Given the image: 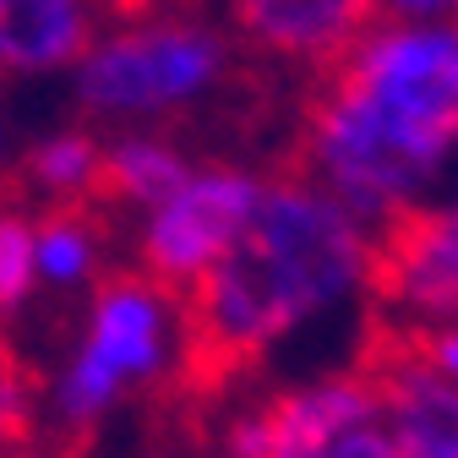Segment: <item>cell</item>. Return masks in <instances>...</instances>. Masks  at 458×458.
<instances>
[{
	"label": "cell",
	"instance_id": "10",
	"mask_svg": "<svg viewBox=\"0 0 458 458\" xmlns=\"http://www.w3.org/2000/svg\"><path fill=\"white\" fill-rule=\"evenodd\" d=\"M191 181V169L181 158L175 142L158 137H126V142H104L93 181H88V202L104 208L109 218H121L126 208H158L164 197H175Z\"/></svg>",
	"mask_w": 458,
	"mask_h": 458
},
{
	"label": "cell",
	"instance_id": "2",
	"mask_svg": "<svg viewBox=\"0 0 458 458\" xmlns=\"http://www.w3.org/2000/svg\"><path fill=\"white\" fill-rule=\"evenodd\" d=\"M229 98V104H262L257 77L229 55L224 33L202 28L186 12L126 22L82 55L77 104L88 121L109 114H158L191 98Z\"/></svg>",
	"mask_w": 458,
	"mask_h": 458
},
{
	"label": "cell",
	"instance_id": "3",
	"mask_svg": "<svg viewBox=\"0 0 458 458\" xmlns=\"http://www.w3.org/2000/svg\"><path fill=\"white\" fill-rule=\"evenodd\" d=\"M98 284H93V317H88V344L82 355L72 360L66 371V387H61V437L55 447L72 453V458H88V442L109 410V398L121 393L126 382H142L158 371L164 360V301L158 290L137 273V267H114V262H98L93 267Z\"/></svg>",
	"mask_w": 458,
	"mask_h": 458
},
{
	"label": "cell",
	"instance_id": "9",
	"mask_svg": "<svg viewBox=\"0 0 458 458\" xmlns=\"http://www.w3.org/2000/svg\"><path fill=\"white\" fill-rule=\"evenodd\" d=\"M93 0H0V72L28 77L93 49Z\"/></svg>",
	"mask_w": 458,
	"mask_h": 458
},
{
	"label": "cell",
	"instance_id": "11",
	"mask_svg": "<svg viewBox=\"0 0 458 458\" xmlns=\"http://www.w3.org/2000/svg\"><path fill=\"white\" fill-rule=\"evenodd\" d=\"M98 137L88 131H61L38 148H28V158L17 164V175L28 191H38L44 202H66V197H82L88 181H93V164H98Z\"/></svg>",
	"mask_w": 458,
	"mask_h": 458
},
{
	"label": "cell",
	"instance_id": "15",
	"mask_svg": "<svg viewBox=\"0 0 458 458\" xmlns=\"http://www.w3.org/2000/svg\"><path fill=\"white\" fill-rule=\"evenodd\" d=\"M186 6H197V0H93V12L109 22H148V17H169Z\"/></svg>",
	"mask_w": 458,
	"mask_h": 458
},
{
	"label": "cell",
	"instance_id": "4",
	"mask_svg": "<svg viewBox=\"0 0 458 458\" xmlns=\"http://www.w3.org/2000/svg\"><path fill=\"white\" fill-rule=\"evenodd\" d=\"M350 377L366 387L371 410L387 415L398 458H458V377H442L415 360L404 322L366 306Z\"/></svg>",
	"mask_w": 458,
	"mask_h": 458
},
{
	"label": "cell",
	"instance_id": "12",
	"mask_svg": "<svg viewBox=\"0 0 458 458\" xmlns=\"http://www.w3.org/2000/svg\"><path fill=\"white\" fill-rule=\"evenodd\" d=\"M317 458H398V447H393V437L366 415V420H350L344 431H333Z\"/></svg>",
	"mask_w": 458,
	"mask_h": 458
},
{
	"label": "cell",
	"instance_id": "1",
	"mask_svg": "<svg viewBox=\"0 0 458 458\" xmlns=\"http://www.w3.org/2000/svg\"><path fill=\"white\" fill-rule=\"evenodd\" d=\"M360 251L366 241L355 218L327 191L273 175L251 218L175 301L181 360L153 393V404L208 415L229 387H241L262 366L273 338L322 311L360 273Z\"/></svg>",
	"mask_w": 458,
	"mask_h": 458
},
{
	"label": "cell",
	"instance_id": "8",
	"mask_svg": "<svg viewBox=\"0 0 458 458\" xmlns=\"http://www.w3.org/2000/svg\"><path fill=\"white\" fill-rule=\"evenodd\" d=\"M377 22V0H235L241 38L267 61H295L306 72L333 66Z\"/></svg>",
	"mask_w": 458,
	"mask_h": 458
},
{
	"label": "cell",
	"instance_id": "7",
	"mask_svg": "<svg viewBox=\"0 0 458 458\" xmlns=\"http://www.w3.org/2000/svg\"><path fill=\"white\" fill-rule=\"evenodd\" d=\"M377 415L355 377L301 393H273L229 426V458H317L333 431Z\"/></svg>",
	"mask_w": 458,
	"mask_h": 458
},
{
	"label": "cell",
	"instance_id": "6",
	"mask_svg": "<svg viewBox=\"0 0 458 458\" xmlns=\"http://www.w3.org/2000/svg\"><path fill=\"white\" fill-rule=\"evenodd\" d=\"M360 278L377 311L410 306L458 317V208H387L360 251Z\"/></svg>",
	"mask_w": 458,
	"mask_h": 458
},
{
	"label": "cell",
	"instance_id": "14",
	"mask_svg": "<svg viewBox=\"0 0 458 458\" xmlns=\"http://www.w3.org/2000/svg\"><path fill=\"white\" fill-rule=\"evenodd\" d=\"M377 22H458V0H377Z\"/></svg>",
	"mask_w": 458,
	"mask_h": 458
},
{
	"label": "cell",
	"instance_id": "5",
	"mask_svg": "<svg viewBox=\"0 0 458 458\" xmlns=\"http://www.w3.org/2000/svg\"><path fill=\"white\" fill-rule=\"evenodd\" d=\"M262 197V181L241 169H202L175 197H164L142 229V278L158 290L164 306H175L191 278L229 246V235L251 218Z\"/></svg>",
	"mask_w": 458,
	"mask_h": 458
},
{
	"label": "cell",
	"instance_id": "13",
	"mask_svg": "<svg viewBox=\"0 0 458 458\" xmlns=\"http://www.w3.org/2000/svg\"><path fill=\"white\" fill-rule=\"evenodd\" d=\"M404 338H410L420 366H431L442 377H458V327H415V322H404Z\"/></svg>",
	"mask_w": 458,
	"mask_h": 458
}]
</instances>
